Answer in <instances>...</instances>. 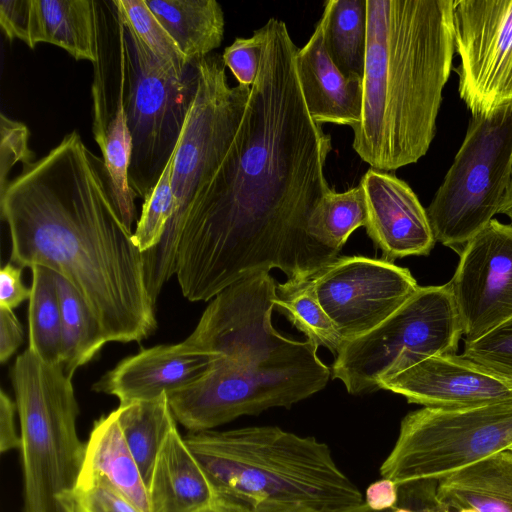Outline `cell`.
<instances>
[{"mask_svg": "<svg viewBox=\"0 0 512 512\" xmlns=\"http://www.w3.org/2000/svg\"><path fill=\"white\" fill-rule=\"evenodd\" d=\"M262 28L261 62L241 123L186 210L175 275L191 302L273 268L288 280L311 278L339 253L308 230L313 210L333 190L325 176L331 137L309 115L286 23L273 17Z\"/></svg>", "mask_w": 512, "mask_h": 512, "instance_id": "cell-1", "label": "cell"}, {"mask_svg": "<svg viewBox=\"0 0 512 512\" xmlns=\"http://www.w3.org/2000/svg\"><path fill=\"white\" fill-rule=\"evenodd\" d=\"M399 485L391 479L383 478L370 484L365 493V503L376 511L391 510L397 506Z\"/></svg>", "mask_w": 512, "mask_h": 512, "instance_id": "cell-42", "label": "cell"}, {"mask_svg": "<svg viewBox=\"0 0 512 512\" xmlns=\"http://www.w3.org/2000/svg\"><path fill=\"white\" fill-rule=\"evenodd\" d=\"M11 260L63 276L84 298L107 342H140L157 328L143 252L112 199L103 159L77 131L22 166L0 192Z\"/></svg>", "mask_w": 512, "mask_h": 512, "instance_id": "cell-2", "label": "cell"}, {"mask_svg": "<svg viewBox=\"0 0 512 512\" xmlns=\"http://www.w3.org/2000/svg\"><path fill=\"white\" fill-rule=\"evenodd\" d=\"M122 23L171 73L186 75L194 66L186 62L179 48L149 9L145 0H113Z\"/></svg>", "mask_w": 512, "mask_h": 512, "instance_id": "cell-31", "label": "cell"}, {"mask_svg": "<svg viewBox=\"0 0 512 512\" xmlns=\"http://www.w3.org/2000/svg\"><path fill=\"white\" fill-rule=\"evenodd\" d=\"M511 219H512V210H511Z\"/></svg>", "mask_w": 512, "mask_h": 512, "instance_id": "cell-47", "label": "cell"}, {"mask_svg": "<svg viewBox=\"0 0 512 512\" xmlns=\"http://www.w3.org/2000/svg\"><path fill=\"white\" fill-rule=\"evenodd\" d=\"M10 377L20 426L23 512H64L60 500L75 487L85 450L72 377L28 348Z\"/></svg>", "mask_w": 512, "mask_h": 512, "instance_id": "cell-6", "label": "cell"}, {"mask_svg": "<svg viewBox=\"0 0 512 512\" xmlns=\"http://www.w3.org/2000/svg\"><path fill=\"white\" fill-rule=\"evenodd\" d=\"M175 151L155 186L144 198L133 240L141 252L158 245L172 216V171Z\"/></svg>", "mask_w": 512, "mask_h": 512, "instance_id": "cell-32", "label": "cell"}, {"mask_svg": "<svg viewBox=\"0 0 512 512\" xmlns=\"http://www.w3.org/2000/svg\"><path fill=\"white\" fill-rule=\"evenodd\" d=\"M0 25L10 41L19 39L31 48L33 0L0 1Z\"/></svg>", "mask_w": 512, "mask_h": 512, "instance_id": "cell-37", "label": "cell"}, {"mask_svg": "<svg viewBox=\"0 0 512 512\" xmlns=\"http://www.w3.org/2000/svg\"><path fill=\"white\" fill-rule=\"evenodd\" d=\"M437 481L421 480L399 485L397 506H405L413 512H439L436 507Z\"/></svg>", "mask_w": 512, "mask_h": 512, "instance_id": "cell-38", "label": "cell"}, {"mask_svg": "<svg viewBox=\"0 0 512 512\" xmlns=\"http://www.w3.org/2000/svg\"><path fill=\"white\" fill-rule=\"evenodd\" d=\"M275 309L318 347L337 354L343 340L314 292L311 278L288 280L277 284Z\"/></svg>", "mask_w": 512, "mask_h": 512, "instance_id": "cell-29", "label": "cell"}, {"mask_svg": "<svg viewBox=\"0 0 512 512\" xmlns=\"http://www.w3.org/2000/svg\"><path fill=\"white\" fill-rule=\"evenodd\" d=\"M462 355L512 382V317L473 342Z\"/></svg>", "mask_w": 512, "mask_h": 512, "instance_id": "cell-34", "label": "cell"}, {"mask_svg": "<svg viewBox=\"0 0 512 512\" xmlns=\"http://www.w3.org/2000/svg\"><path fill=\"white\" fill-rule=\"evenodd\" d=\"M249 507L237 502L217 497L210 504L196 512H249Z\"/></svg>", "mask_w": 512, "mask_h": 512, "instance_id": "cell-44", "label": "cell"}, {"mask_svg": "<svg viewBox=\"0 0 512 512\" xmlns=\"http://www.w3.org/2000/svg\"><path fill=\"white\" fill-rule=\"evenodd\" d=\"M311 283L343 342L373 330L420 287L407 268L363 256L337 257Z\"/></svg>", "mask_w": 512, "mask_h": 512, "instance_id": "cell-13", "label": "cell"}, {"mask_svg": "<svg viewBox=\"0 0 512 512\" xmlns=\"http://www.w3.org/2000/svg\"><path fill=\"white\" fill-rule=\"evenodd\" d=\"M359 184L367 204V234L385 260L431 252L436 240L426 209L407 182L370 168Z\"/></svg>", "mask_w": 512, "mask_h": 512, "instance_id": "cell-16", "label": "cell"}, {"mask_svg": "<svg viewBox=\"0 0 512 512\" xmlns=\"http://www.w3.org/2000/svg\"><path fill=\"white\" fill-rule=\"evenodd\" d=\"M61 308V365L73 378L76 370L89 363L107 343L100 323L75 287L55 273Z\"/></svg>", "mask_w": 512, "mask_h": 512, "instance_id": "cell-26", "label": "cell"}, {"mask_svg": "<svg viewBox=\"0 0 512 512\" xmlns=\"http://www.w3.org/2000/svg\"><path fill=\"white\" fill-rule=\"evenodd\" d=\"M24 332L13 310L0 307V362L4 364L23 342Z\"/></svg>", "mask_w": 512, "mask_h": 512, "instance_id": "cell-40", "label": "cell"}, {"mask_svg": "<svg viewBox=\"0 0 512 512\" xmlns=\"http://www.w3.org/2000/svg\"><path fill=\"white\" fill-rule=\"evenodd\" d=\"M380 390L424 407L457 409L512 401V382L462 354L429 357L383 381Z\"/></svg>", "mask_w": 512, "mask_h": 512, "instance_id": "cell-15", "label": "cell"}, {"mask_svg": "<svg viewBox=\"0 0 512 512\" xmlns=\"http://www.w3.org/2000/svg\"><path fill=\"white\" fill-rule=\"evenodd\" d=\"M92 477L105 479L142 512H151L146 483L124 438L116 410L94 422L85 443L78 480Z\"/></svg>", "mask_w": 512, "mask_h": 512, "instance_id": "cell-20", "label": "cell"}, {"mask_svg": "<svg viewBox=\"0 0 512 512\" xmlns=\"http://www.w3.org/2000/svg\"><path fill=\"white\" fill-rule=\"evenodd\" d=\"M249 512H318L315 509L296 503L261 502L250 507Z\"/></svg>", "mask_w": 512, "mask_h": 512, "instance_id": "cell-43", "label": "cell"}, {"mask_svg": "<svg viewBox=\"0 0 512 512\" xmlns=\"http://www.w3.org/2000/svg\"><path fill=\"white\" fill-rule=\"evenodd\" d=\"M222 55L211 53L197 63L194 99L175 148L172 216L155 247L143 252L148 292L157 300L176 272L185 214L195 185L230 146L241 123L251 87L227 81Z\"/></svg>", "mask_w": 512, "mask_h": 512, "instance_id": "cell-7", "label": "cell"}, {"mask_svg": "<svg viewBox=\"0 0 512 512\" xmlns=\"http://www.w3.org/2000/svg\"><path fill=\"white\" fill-rule=\"evenodd\" d=\"M29 130L21 122L0 116V192L10 181L8 176L13 166L20 162L26 166L34 162V153L28 146Z\"/></svg>", "mask_w": 512, "mask_h": 512, "instance_id": "cell-35", "label": "cell"}, {"mask_svg": "<svg viewBox=\"0 0 512 512\" xmlns=\"http://www.w3.org/2000/svg\"><path fill=\"white\" fill-rule=\"evenodd\" d=\"M115 410L124 438L147 486L158 452L169 432L177 426L167 395L120 404Z\"/></svg>", "mask_w": 512, "mask_h": 512, "instance_id": "cell-27", "label": "cell"}, {"mask_svg": "<svg viewBox=\"0 0 512 512\" xmlns=\"http://www.w3.org/2000/svg\"><path fill=\"white\" fill-rule=\"evenodd\" d=\"M22 267L7 263L0 271V307L13 310L29 300L31 289L22 282Z\"/></svg>", "mask_w": 512, "mask_h": 512, "instance_id": "cell-39", "label": "cell"}, {"mask_svg": "<svg viewBox=\"0 0 512 512\" xmlns=\"http://www.w3.org/2000/svg\"><path fill=\"white\" fill-rule=\"evenodd\" d=\"M512 184V100L472 116L426 208L436 242L458 254L501 211Z\"/></svg>", "mask_w": 512, "mask_h": 512, "instance_id": "cell-8", "label": "cell"}, {"mask_svg": "<svg viewBox=\"0 0 512 512\" xmlns=\"http://www.w3.org/2000/svg\"><path fill=\"white\" fill-rule=\"evenodd\" d=\"M32 286L28 307V349L42 361L61 364V308L55 272L31 267Z\"/></svg>", "mask_w": 512, "mask_h": 512, "instance_id": "cell-28", "label": "cell"}, {"mask_svg": "<svg viewBox=\"0 0 512 512\" xmlns=\"http://www.w3.org/2000/svg\"><path fill=\"white\" fill-rule=\"evenodd\" d=\"M448 282L473 342L512 317V223L493 219L467 242Z\"/></svg>", "mask_w": 512, "mask_h": 512, "instance_id": "cell-14", "label": "cell"}, {"mask_svg": "<svg viewBox=\"0 0 512 512\" xmlns=\"http://www.w3.org/2000/svg\"><path fill=\"white\" fill-rule=\"evenodd\" d=\"M17 412L16 403L1 390L0 393V451L5 453L11 450L20 449L21 438L17 432L15 415Z\"/></svg>", "mask_w": 512, "mask_h": 512, "instance_id": "cell-41", "label": "cell"}, {"mask_svg": "<svg viewBox=\"0 0 512 512\" xmlns=\"http://www.w3.org/2000/svg\"><path fill=\"white\" fill-rule=\"evenodd\" d=\"M60 502L64 512H142L101 477L78 480Z\"/></svg>", "mask_w": 512, "mask_h": 512, "instance_id": "cell-33", "label": "cell"}, {"mask_svg": "<svg viewBox=\"0 0 512 512\" xmlns=\"http://www.w3.org/2000/svg\"><path fill=\"white\" fill-rule=\"evenodd\" d=\"M276 289L266 271L235 282L212 299L181 342L188 351L214 356L202 376L167 396L176 421L189 432L291 407L328 383L331 369L318 357V346L273 326Z\"/></svg>", "mask_w": 512, "mask_h": 512, "instance_id": "cell-3", "label": "cell"}, {"mask_svg": "<svg viewBox=\"0 0 512 512\" xmlns=\"http://www.w3.org/2000/svg\"><path fill=\"white\" fill-rule=\"evenodd\" d=\"M511 450H512V448H511Z\"/></svg>", "mask_w": 512, "mask_h": 512, "instance_id": "cell-48", "label": "cell"}, {"mask_svg": "<svg viewBox=\"0 0 512 512\" xmlns=\"http://www.w3.org/2000/svg\"><path fill=\"white\" fill-rule=\"evenodd\" d=\"M324 42L336 67L348 77L363 79L367 45L366 0L324 3Z\"/></svg>", "mask_w": 512, "mask_h": 512, "instance_id": "cell-25", "label": "cell"}, {"mask_svg": "<svg viewBox=\"0 0 512 512\" xmlns=\"http://www.w3.org/2000/svg\"><path fill=\"white\" fill-rule=\"evenodd\" d=\"M454 0H366L362 117L353 149L394 171L428 152L455 54Z\"/></svg>", "mask_w": 512, "mask_h": 512, "instance_id": "cell-4", "label": "cell"}, {"mask_svg": "<svg viewBox=\"0 0 512 512\" xmlns=\"http://www.w3.org/2000/svg\"><path fill=\"white\" fill-rule=\"evenodd\" d=\"M462 321L448 283L419 287L385 321L345 341L331 368L350 394L380 390V384L421 361L456 353Z\"/></svg>", "mask_w": 512, "mask_h": 512, "instance_id": "cell-9", "label": "cell"}, {"mask_svg": "<svg viewBox=\"0 0 512 512\" xmlns=\"http://www.w3.org/2000/svg\"><path fill=\"white\" fill-rule=\"evenodd\" d=\"M512 448V401L476 407H423L401 421L380 474L402 485L439 479Z\"/></svg>", "mask_w": 512, "mask_h": 512, "instance_id": "cell-11", "label": "cell"}, {"mask_svg": "<svg viewBox=\"0 0 512 512\" xmlns=\"http://www.w3.org/2000/svg\"><path fill=\"white\" fill-rule=\"evenodd\" d=\"M391 512H413L410 508L405 506H396L391 509Z\"/></svg>", "mask_w": 512, "mask_h": 512, "instance_id": "cell-46", "label": "cell"}, {"mask_svg": "<svg viewBox=\"0 0 512 512\" xmlns=\"http://www.w3.org/2000/svg\"><path fill=\"white\" fill-rule=\"evenodd\" d=\"M437 498L477 512H512V450L459 469L437 481Z\"/></svg>", "mask_w": 512, "mask_h": 512, "instance_id": "cell-22", "label": "cell"}, {"mask_svg": "<svg viewBox=\"0 0 512 512\" xmlns=\"http://www.w3.org/2000/svg\"><path fill=\"white\" fill-rule=\"evenodd\" d=\"M217 497L247 507L261 502L337 512L364 502L329 446L276 426L189 432L184 436Z\"/></svg>", "mask_w": 512, "mask_h": 512, "instance_id": "cell-5", "label": "cell"}, {"mask_svg": "<svg viewBox=\"0 0 512 512\" xmlns=\"http://www.w3.org/2000/svg\"><path fill=\"white\" fill-rule=\"evenodd\" d=\"M190 65L218 48L224 14L216 0H145Z\"/></svg>", "mask_w": 512, "mask_h": 512, "instance_id": "cell-23", "label": "cell"}, {"mask_svg": "<svg viewBox=\"0 0 512 512\" xmlns=\"http://www.w3.org/2000/svg\"><path fill=\"white\" fill-rule=\"evenodd\" d=\"M147 490L151 512H196L217 498L177 426L158 452Z\"/></svg>", "mask_w": 512, "mask_h": 512, "instance_id": "cell-19", "label": "cell"}, {"mask_svg": "<svg viewBox=\"0 0 512 512\" xmlns=\"http://www.w3.org/2000/svg\"><path fill=\"white\" fill-rule=\"evenodd\" d=\"M213 359V355L188 351L181 342L157 345L121 360L92 389L117 397L120 404L153 400L194 382Z\"/></svg>", "mask_w": 512, "mask_h": 512, "instance_id": "cell-17", "label": "cell"}, {"mask_svg": "<svg viewBox=\"0 0 512 512\" xmlns=\"http://www.w3.org/2000/svg\"><path fill=\"white\" fill-rule=\"evenodd\" d=\"M337 512H391V510H384V511L372 510L364 501L362 504H360L358 506H355V507H352L349 509H345V510H341V511H337Z\"/></svg>", "mask_w": 512, "mask_h": 512, "instance_id": "cell-45", "label": "cell"}, {"mask_svg": "<svg viewBox=\"0 0 512 512\" xmlns=\"http://www.w3.org/2000/svg\"><path fill=\"white\" fill-rule=\"evenodd\" d=\"M324 27L325 19L321 15L313 34L295 56L303 98L316 123L355 129L362 117V79L345 76L333 63L326 50Z\"/></svg>", "mask_w": 512, "mask_h": 512, "instance_id": "cell-18", "label": "cell"}, {"mask_svg": "<svg viewBox=\"0 0 512 512\" xmlns=\"http://www.w3.org/2000/svg\"><path fill=\"white\" fill-rule=\"evenodd\" d=\"M458 93L472 116L512 100V0H454Z\"/></svg>", "mask_w": 512, "mask_h": 512, "instance_id": "cell-12", "label": "cell"}, {"mask_svg": "<svg viewBox=\"0 0 512 512\" xmlns=\"http://www.w3.org/2000/svg\"><path fill=\"white\" fill-rule=\"evenodd\" d=\"M93 134L102 152L113 202L122 221L131 230L136 218L135 197L138 195L129 181L132 137L124 106V79L121 73L115 110L106 123H93Z\"/></svg>", "mask_w": 512, "mask_h": 512, "instance_id": "cell-24", "label": "cell"}, {"mask_svg": "<svg viewBox=\"0 0 512 512\" xmlns=\"http://www.w3.org/2000/svg\"><path fill=\"white\" fill-rule=\"evenodd\" d=\"M97 3L90 0H33L31 49L44 42L76 60H100Z\"/></svg>", "mask_w": 512, "mask_h": 512, "instance_id": "cell-21", "label": "cell"}, {"mask_svg": "<svg viewBox=\"0 0 512 512\" xmlns=\"http://www.w3.org/2000/svg\"><path fill=\"white\" fill-rule=\"evenodd\" d=\"M117 17L124 106L132 137L129 181L143 199L175 151L194 99L198 70L166 69Z\"/></svg>", "mask_w": 512, "mask_h": 512, "instance_id": "cell-10", "label": "cell"}, {"mask_svg": "<svg viewBox=\"0 0 512 512\" xmlns=\"http://www.w3.org/2000/svg\"><path fill=\"white\" fill-rule=\"evenodd\" d=\"M367 218L365 193L360 184L344 192L333 189L313 210L308 230L319 243L340 252L349 236L366 226Z\"/></svg>", "mask_w": 512, "mask_h": 512, "instance_id": "cell-30", "label": "cell"}, {"mask_svg": "<svg viewBox=\"0 0 512 512\" xmlns=\"http://www.w3.org/2000/svg\"><path fill=\"white\" fill-rule=\"evenodd\" d=\"M264 40L263 28L254 31L248 38L238 37L225 48L222 58L241 85L252 86L256 80Z\"/></svg>", "mask_w": 512, "mask_h": 512, "instance_id": "cell-36", "label": "cell"}]
</instances>
